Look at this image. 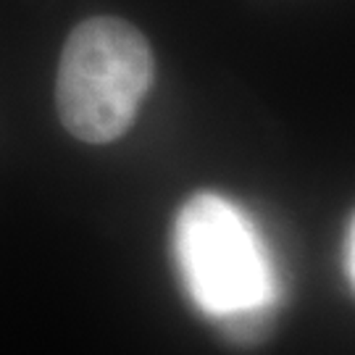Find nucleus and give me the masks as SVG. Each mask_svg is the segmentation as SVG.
Wrapping results in <instances>:
<instances>
[{"label": "nucleus", "mask_w": 355, "mask_h": 355, "mask_svg": "<svg viewBox=\"0 0 355 355\" xmlns=\"http://www.w3.org/2000/svg\"><path fill=\"white\" fill-rule=\"evenodd\" d=\"M155 79L148 37L116 16H92L69 35L58 64L55 105L69 135L108 145L127 132Z\"/></svg>", "instance_id": "f257e3e1"}, {"label": "nucleus", "mask_w": 355, "mask_h": 355, "mask_svg": "<svg viewBox=\"0 0 355 355\" xmlns=\"http://www.w3.org/2000/svg\"><path fill=\"white\" fill-rule=\"evenodd\" d=\"M174 245L205 313L221 316L242 340L258 334L271 316V271L245 216L218 195H195L179 211Z\"/></svg>", "instance_id": "f03ea898"}, {"label": "nucleus", "mask_w": 355, "mask_h": 355, "mask_svg": "<svg viewBox=\"0 0 355 355\" xmlns=\"http://www.w3.org/2000/svg\"><path fill=\"white\" fill-rule=\"evenodd\" d=\"M353 240H355V229H353V218L347 221V253H345V268H347V282L353 284V279H355V271H353Z\"/></svg>", "instance_id": "7ed1b4c3"}]
</instances>
